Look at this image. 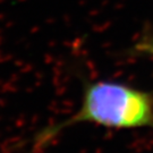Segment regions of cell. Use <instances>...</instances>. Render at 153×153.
Masks as SVG:
<instances>
[{
  "mask_svg": "<svg viewBox=\"0 0 153 153\" xmlns=\"http://www.w3.org/2000/svg\"><path fill=\"white\" fill-rule=\"evenodd\" d=\"M79 123L116 129H153V91L112 81H83L79 109L65 120L36 133L33 148L43 149L64 129Z\"/></svg>",
  "mask_w": 153,
  "mask_h": 153,
  "instance_id": "cell-1",
  "label": "cell"
},
{
  "mask_svg": "<svg viewBox=\"0 0 153 153\" xmlns=\"http://www.w3.org/2000/svg\"><path fill=\"white\" fill-rule=\"evenodd\" d=\"M128 53H131V56L148 57L153 59V32L143 34L128 50Z\"/></svg>",
  "mask_w": 153,
  "mask_h": 153,
  "instance_id": "cell-2",
  "label": "cell"
}]
</instances>
